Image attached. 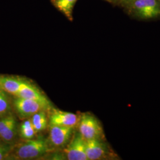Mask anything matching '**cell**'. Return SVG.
I'll list each match as a JSON object with an SVG mask.
<instances>
[{
  "label": "cell",
  "mask_w": 160,
  "mask_h": 160,
  "mask_svg": "<svg viewBox=\"0 0 160 160\" xmlns=\"http://www.w3.org/2000/svg\"><path fill=\"white\" fill-rule=\"evenodd\" d=\"M51 151L48 142L43 139H24L9 152V157L17 160H31L43 156Z\"/></svg>",
  "instance_id": "cell-1"
},
{
  "label": "cell",
  "mask_w": 160,
  "mask_h": 160,
  "mask_svg": "<svg viewBox=\"0 0 160 160\" xmlns=\"http://www.w3.org/2000/svg\"><path fill=\"white\" fill-rule=\"evenodd\" d=\"M128 15L141 20L160 17V0H133L123 7Z\"/></svg>",
  "instance_id": "cell-2"
},
{
  "label": "cell",
  "mask_w": 160,
  "mask_h": 160,
  "mask_svg": "<svg viewBox=\"0 0 160 160\" xmlns=\"http://www.w3.org/2000/svg\"><path fill=\"white\" fill-rule=\"evenodd\" d=\"M80 135L86 141L91 139L103 140V128L97 118L90 113H84L78 122Z\"/></svg>",
  "instance_id": "cell-3"
},
{
  "label": "cell",
  "mask_w": 160,
  "mask_h": 160,
  "mask_svg": "<svg viewBox=\"0 0 160 160\" xmlns=\"http://www.w3.org/2000/svg\"><path fill=\"white\" fill-rule=\"evenodd\" d=\"M86 155L88 160H118V155L103 140L86 141Z\"/></svg>",
  "instance_id": "cell-4"
},
{
  "label": "cell",
  "mask_w": 160,
  "mask_h": 160,
  "mask_svg": "<svg viewBox=\"0 0 160 160\" xmlns=\"http://www.w3.org/2000/svg\"><path fill=\"white\" fill-rule=\"evenodd\" d=\"M69 160H87L86 155V140L80 133H75L69 144L64 149Z\"/></svg>",
  "instance_id": "cell-5"
},
{
  "label": "cell",
  "mask_w": 160,
  "mask_h": 160,
  "mask_svg": "<svg viewBox=\"0 0 160 160\" xmlns=\"http://www.w3.org/2000/svg\"><path fill=\"white\" fill-rule=\"evenodd\" d=\"M16 118L10 113L0 116V139L6 143H11L17 136Z\"/></svg>",
  "instance_id": "cell-6"
},
{
  "label": "cell",
  "mask_w": 160,
  "mask_h": 160,
  "mask_svg": "<svg viewBox=\"0 0 160 160\" xmlns=\"http://www.w3.org/2000/svg\"><path fill=\"white\" fill-rule=\"evenodd\" d=\"M13 103L18 113L24 118L32 117L36 113L45 109L40 103L22 97H17Z\"/></svg>",
  "instance_id": "cell-7"
},
{
  "label": "cell",
  "mask_w": 160,
  "mask_h": 160,
  "mask_svg": "<svg viewBox=\"0 0 160 160\" xmlns=\"http://www.w3.org/2000/svg\"><path fill=\"white\" fill-rule=\"evenodd\" d=\"M17 97L36 101L40 103L45 109L50 108V103L44 95L41 94L33 86L23 81L21 82Z\"/></svg>",
  "instance_id": "cell-8"
},
{
  "label": "cell",
  "mask_w": 160,
  "mask_h": 160,
  "mask_svg": "<svg viewBox=\"0 0 160 160\" xmlns=\"http://www.w3.org/2000/svg\"><path fill=\"white\" fill-rule=\"evenodd\" d=\"M73 127L51 125L50 141L55 147H61L68 142L71 137Z\"/></svg>",
  "instance_id": "cell-9"
},
{
  "label": "cell",
  "mask_w": 160,
  "mask_h": 160,
  "mask_svg": "<svg viewBox=\"0 0 160 160\" xmlns=\"http://www.w3.org/2000/svg\"><path fill=\"white\" fill-rule=\"evenodd\" d=\"M80 118L77 114L63 112L61 110H55L50 117V125L53 126L74 127L78 123Z\"/></svg>",
  "instance_id": "cell-10"
},
{
  "label": "cell",
  "mask_w": 160,
  "mask_h": 160,
  "mask_svg": "<svg viewBox=\"0 0 160 160\" xmlns=\"http://www.w3.org/2000/svg\"><path fill=\"white\" fill-rule=\"evenodd\" d=\"M22 80L17 78L0 75V89L7 93L17 96Z\"/></svg>",
  "instance_id": "cell-11"
},
{
  "label": "cell",
  "mask_w": 160,
  "mask_h": 160,
  "mask_svg": "<svg viewBox=\"0 0 160 160\" xmlns=\"http://www.w3.org/2000/svg\"><path fill=\"white\" fill-rule=\"evenodd\" d=\"M78 0H51V2L69 20H73V10Z\"/></svg>",
  "instance_id": "cell-12"
},
{
  "label": "cell",
  "mask_w": 160,
  "mask_h": 160,
  "mask_svg": "<svg viewBox=\"0 0 160 160\" xmlns=\"http://www.w3.org/2000/svg\"><path fill=\"white\" fill-rule=\"evenodd\" d=\"M31 121L36 133L44 131L48 125L46 113L42 110L32 116Z\"/></svg>",
  "instance_id": "cell-13"
},
{
  "label": "cell",
  "mask_w": 160,
  "mask_h": 160,
  "mask_svg": "<svg viewBox=\"0 0 160 160\" xmlns=\"http://www.w3.org/2000/svg\"><path fill=\"white\" fill-rule=\"evenodd\" d=\"M36 132L32 123L31 119L24 121L20 128V136L24 139H33L35 136Z\"/></svg>",
  "instance_id": "cell-14"
},
{
  "label": "cell",
  "mask_w": 160,
  "mask_h": 160,
  "mask_svg": "<svg viewBox=\"0 0 160 160\" xmlns=\"http://www.w3.org/2000/svg\"><path fill=\"white\" fill-rule=\"evenodd\" d=\"M7 93L0 89V116L9 113L10 110V102Z\"/></svg>",
  "instance_id": "cell-15"
},
{
  "label": "cell",
  "mask_w": 160,
  "mask_h": 160,
  "mask_svg": "<svg viewBox=\"0 0 160 160\" xmlns=\"http://www.w3.org/2000/svg\"><path fill=\"white\" fill-rule=\"evenodd\" d=\"M10 149L8 146L6 145H0V160L7 158V155L9 154Z\"/></svg>",
  "instance_id": "cell-16"
},
{
  "label": "cell",
  "mask_w": 160,
  "mask_h": 160,
  "mask_svg": "<svg viewBox=\"0 0 160 160\" xmlns=\"http://www.w3.org/2000/svg\"><path fill=\"white\" fill-rule=\"evenodd\" d=\"M133 0H106V1L112 4H114L116 6H121L122 7H124L129 2H131Z\"/></svg>",
  "instance_id": "cell-17"
},
{
  "label": "cell",
  "mask_w": 160,
  "mask_h": 160,
  "mask_svg": "<svg viewBox=\"0 0 160 160\" xmlns=\"http://www.w3.org/2000/svg\"><path fill=\"white\" fill-rule=\"evenodd\" d=\"M105 1H106V0H105Z\"/></svg>",
  "instance_id": "cell-18"
}]
</instances>
